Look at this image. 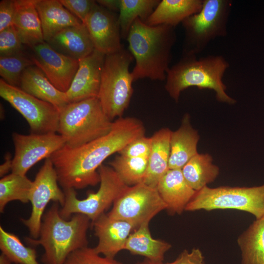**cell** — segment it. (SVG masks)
Returning a JSON list of instances; mask_svg holds the SVG:
<instances>
[{"mask_svg":"<svg viewBox=\"0 0 264 264\" xmlns=\"http://www.w3.org/2000/svg\"><path fill=\"white\" fill-rule=\"evenodd\" d=\"M145 132L140 120L121 117L113 121L107 134L79 147L64 146L50 157L59 185L64 190L95 186L100 182L98 170L104 161L134 139L145 135Z\"/></svg>","mask_w":264,"mask_h":264,"instance_id":"1","label":"cell"},{"mask_svg":"<svg viewBox=\"0 0 264 264\" xmlns=\"http://www.w3.org/2000/svg\"><path fill=\"white\" fill-rule=\"evenodd\" d=\"M175 28L166 24L151 26L139 19L135 20L126 38L135 61L131 72L134 81L143 78L166 80L176 40Z\"/></svg>","mask_w":264,"mask_h":264,"instance_id":"2","label":"cell"},{"mask_svg":"<svg viewBox=\"0 0 264 264\" xmlns=\"http://www.w3.org/2000/svg\"><path fill=\"white\" fill-rule=\"evenodd\" d=\"M230 66L222 56L210 55L198 58L195 55H182L180 60L168 69L165 88L176 102L182 91L191 87L213 90L217 100L229 105L236 100L226 92L223 81L224 75Z\"/></svg>","mask_w":264,"mask_h":264,"instance_id":"3","label":"cell"},{"mask_svg":"<svg viewBox=\"0 0 264 264\" xmlns=\"http://www.w3.org/2000/svg\"><path fill=\"white\" fill-rule=\"evenodd\" d=\"M59 204L54 202L44 213L38 239H24L31 245L43 246L44 264H63L71 253L88 246L90 219L81 214L65 219L60 215Z\"/></svg>","mask_w":264,"mask_h":264,"instance_id":"4","label":"cell"},{"mask_svg":"<svg viewBox=\"0 0 264 264\" xmlns=\"http://www.w3.org/2000/svg\"><path fill=\"white\" fill-rule=\"evenodd\" d=\"M113 124L98 97L68 104L60 113L57 132L66 145L82 146L110 132Z\"/></svg>","mask_w":264,"mask_h":264,"instance_id":"5","label":"cell"},{"mask_svg":"<svg viewBox=\"0 0 264 264\" xmlns=\"http://www.w3.org/2000/svg\"><path fill=\"white\" fill-rule=\"evenodd\" d=\"M134 58L124 47L106 55L102 67L98 98L109 119L121 117L130 104L134 81L130 66Z\"/></svg>","mask_w":264,"mask_h":264,"instance_id":"6","label":"cell"},{"mask_svg":"<svg viewBox=\"0 0 264 264\" xmlns=\"http://www.w3.org/2000/svg\"><path fill=\"white\" fill-rule=\"evenodd\" d=\"M232 3L230 0H203L200 10L181 23L182 55L197 56L211 41L227 35Z\"/></svg>","mask_w":264,"mask_h":264,"instance_id":"7","label":"cell"},{"mask_svg":"<svg viewBox=\"0 0 264 264\" xmlns=\"http://www.w3.org/2000/svg\"><path fill=\"white\" fill-rule=\"evenodd\" d=\"M236 209L264 216V184L253 187L205 186L196 191L185 211Z\"/></svg>","mask_w":264,"mask_h":264,"instance_id":"8","label":"cell"},{"mask_svg":"<svg viewBox=\"0 0 264 264\" xmlns=\"http://www.w3.org/2000/svg\"><path fill=\"white\" fill-rule=\"evenodd\" d=\"M100 186L96 192H89L86 198H78L74 189L64 190L65 201L60 209L62 218L69 219L75 214L87 216L93 222L104 214L128 187L110 166L102 164L98 170Z\"/></svg>","mask_w":264,"mask_h":264,"instance_id":"9","label":"cell"},{"mask_svg":"<svg viewBox=\"0 0 264 264\" xmlns=\"http://www.w3.org/2000/svg\"><path fill=\"white\" fill-rule=\"evenodd\" d=\"M166 208L157 188L142 182L128 186L114 202L107 215L127 221L136 229L141 224L149 223Z\"/></svg>","mask_w":264,"mask_h":264,"instance_id":"10","label":"cell"},{"mask_svg":"<svg viewBox=\"0 0 264 264\" xmlns=\"http://www.w3.org/2000/svg\"><path fill=\"white\" fill-rule=\"evenodd\" d=\"M0 96L8 102L27 122L31 133L57 132L60 110L53 105L40 100L0 79Z\"/></svg>","mask_w":264,"mask_h":264,"instance_id":"11","label":"cell"},{"mask_svg":"<svg viewBox=\"0 0 264 264\" xmlns=\"http://www.w3.org/2000/svg\"><path fill=\"white\" fill-rule=\"evenodd\" d=\"M59 184L55 167L50 157L47 158L32 182L29 196L32 205L31 215L27 219H21L33 239L39 237L42 219L47 204L53 201L62 207L65 203V193Z\"/></svg>","mask_w":264,"mask_h":264,"instance_id":"12","label":"cell"},{"mask_svg":"<svg viewBox=\"0 0 264 264\" xmlns=\"http://www.w3.org/2000/svg\"><path fill=\"white\" fill-rule=\"evenodd\" d=\"M15 148L12 173L26 175L28 171L43 159L49 158L66 145L64 138L56 133H12Z\"/></svg>","mask_w":264,"mask_h":264,"instance_id":"13","label":"cell"},{"mask_svg":"<svg viewBox=\"0 0 264 264\" xmlns=\"http://www.w3.org/2000/svg\"><path fill=\"white\" fill-rule=\"evenodd\" d=\"M31 57L49 81L59 90L66 92L79 67V60L66 56L53 49L47 42L32 48Z\"/></svg>","mask_w":264,"mask_h":264,"instance_id":"14","label":"cell"},{"mask_svg":"<svg viewBox=\"0 0 264 264\" xmlns=\"http://www.w3.org/2000/svg\"><path fill=\"white\" fill-rule=\"evenodd\" d=\"M118 16L96 2L84 22L95 49L105 55L118 52L123 47Z\"/></svg>","mask_w":264,"mask_h":264,"instance_id":"15","label":"cell"},{"mask_svg":"<svg viewBox=\"0 0 264 264\" xmlns=\"http://www.w3.org/2000/svg\"><path fill=\"white\" fill-rule=\"evenodd\" d=\"M106 55L96 49L80 60L79 67L68 90L69 103L98 97Z\"/></svg>","mask_w":264,"mask_h":264,"instance_id":"16","label":"cell"},{"mask_svg":"<svg viewBox=\"0 0 264 264\" xmlns=\"http://www.w3.org/2000/svg\"><path fill=\"white\" fill-rule=\"evenodd\" d=\"M98 243L94 247L99 254L114 259L125 245L132 230L136 229L131 223L121 220L110 217L103 214L92 222Z\"/></svg>","mask_w":264,"mask_h":264,"instance_id":"17","label":"cell"},{"mask_svg":"<svg viewBox=\"0 0 264 264\" xmlns=\"http://www.w3.org/2000/svg\"><path fill=\"white\" fill-rule=\"evenodd\" d=\"M156 188L171 215H180L185 211L196 192L187 182L179 169H169Z\"/></svg>","mask_w":264,"mask_h":264,"instance_id":"18","label":"cell"},{"mask_svg":"<svg viewBox=\"0 0 264 264\" xmlns=\"http://www.w3.org/2000/svg\"><path fill=\"white\" fill-rule=\"evenodd\" d=\"M47 43L59 53L79 61L95 49L87 28L83 23L62 30Z\"/></svg>","mask_w":264,"mask_h":264,"instance_id":"19","label":"cell"},{"mask_svg":"<svg viewBox=\"0 0 264 264\" xmlns=\"http://www.w3.org/2000/svg\"><path fill=\"white\" fill-rule=\"evenodd\" d=\"M45 42L68 27L83 23L61 3L60 0H34Z\"/></svg>","mask_w":264,"mask_h":264,"instance_id":"20","label":"cell"},{"mask_svg":"<svg viewBox=\"0 0 264 264\" xmlns=\"http://www.w3.org/2000/svg\"><path fill=\"white\" fill-rule=\"evenodd\" d=\"M19 87L28 94L53 105L60 111L69 104L66 93L58 89L35 65L24 70Z\"/></svg>","mask_w":264,"mask_h":264,"instance_id":"21","label":"cell"},{"mask_svg":"<svg viewBox=\"0 0 264 264\" xmlns=\"http://www.w3.org/2000/svg\"><path fill=\"white\" fill-rule=\"evenodd\" d=\"M199 140L198 132L190 121V116L186 114L180 127L172 132L170 139L169 169H181L196 154L197 145Z\"/></svg>","mask_w":264,"mask_h":264,"instance_id":"22","label":"cell"},{"mask_svg":"<svg viewBox=\"0 0 264 264\" xmlns=\"http://www.w3.org/2000/svg\"><path fill=\"white\" fill-rule=\"evenodd\" d=\"M172 131L167 128L156 131L151 137L152 147L148 158L146 174L143 183L156 188L169 170L170 139Z\"/></svg>","mask_w":264,"mask_h":264,"instance_id":"23","label":"cell"},{"mask_svg":"<svg viewBox=\"0 0 264 264\" xmlns=\"http://www.w3.org/2000/svg\"><path fill=\"white\" fill-rule=\"evenodd\" d=\"M203 0H162L144 22L151 26L166 24L175 28L201 9Z\"/></svg>","mask_w":264,"mask_h":264,"instance_id":"24","label":"cell"},{"mask_svg":"<svg viewBox=\"0 0 264 264\" xmlns=\"http://www.w3.org/2000/svg\"><path fill=\"white\" fill-rule=\"evenodd\" d=\"M16 4L13 25L22 43L32 48L45 42L34 0H16Z\"/></svg>","mask_w":264,"mask_h":264,"instance_id":"25","label":"cell"},{"mask_svg":"<svg viewBox=\"0 0 264 264\" xmlns=\"http://www.w3.org/2000/svg\"><path fill=\"white\" fill-rule=\"evenodd\" d=\"M149 224L146 222L141 224L130 235L125 250L151 261L163 262L165 253L172 245L164 241L154 239L150 233Z\"/></svg>","mask_w":264,"mask_h":264,"instance_id":"26","label":"cell"},{"mask_svg":"<svg viewBox=\"0 0 264 264\" xmlns=\"http://www.w3.org/2000/svg\"><path fill=\"white\" fill-rule=\"evenodd\" d=\"M242 264H264V216L256 220L238 238Z\"/></svg>","mask_w":264,"mask_h":264,"instance_id":"27","label":"cell"},{"mask_svg":"<svg viewBox=\"0 0 264 264\" xmlns=\"http://www.w3.org/2000/svg\"><path fill=\"white\" fill-rule=\"evenodd\" d=\"M213 158L208 154H197L181 169L188 184L198 191L213 182L218 176L220 169L213 164Z\"/></svg>","mask_w":264,"mask_h":264,"instance_id":"28","label":"cell"},{"mask_svg":"<svg viewBox=\"0 0 264 264\" xmlns=\"http://www.w3.org/2000/svg\"><path fill=\"white\" fill-rule=\"evenodd\" d=\"M118 14L121 38L126 39L135 20L145 22L158 5L159 0H120Z\"/></svg>","mask_w":264,"mask_h":264,"instance_id":"29","label":"cell"},{"mask_svg":"<svg viewBox=\"0 0 264 264\" xmlns=\"http://www.w3.org/2000/svg\"><path fill=\"white\" fill-rule=\"evenodd\" d=\"M32 182L26 175L12 173L0 180V211L11 201L19 200L23 203L29 201Z\"/></svg>","mask_w":264,"mask_h":264,"instance_id":"30","label":"cell"},{"mask_svg":"<svg viewBox=\"0 0 264 264\" xmlns=\"http://www.w3.org/2000/svg\"><path fill=\"white\" fill-rule=\"evenodd\" d=\"M0 249L1 253L15 264H40L36 250L26 246L14 234L0 226Z\"/></svg>","mask_w":264,"mask_h":264,"instance_id":"31","label":"cell"},{"mask_svg":"<svg viewBox=\"0 0 264 264\" xmlns=\"http://www.w3.org/2000/svg\"><path fill=\"white\" fill-rule=\"evenodd\" d=\"M148 158L119 155L109 165L126 185L132 186L143 182L147 172Z\"/></svg>","mask_w":264,"mask_h":264,"instance_id":"32","label":"cell"},{"mask_svg":"<svg viewBox=\"0 0 264 264\" xmlns=\"http://www.w3.org/2000/svg\"><path fill=\"white\" fill-rule=\"evenodd\" d=\"M34 65L32 59L23 53L0 56V75L8 84L19 87L22 73L26 68Z\"/></svg>","mask_w":264,"mask_h":264,"instance_id":"33","label":"cell"},{"mask_svg":"<svg viewBox=\"0 0 264 264\" xmlns=\"http://www.w3.org/2000/svg\"><path fill=\"white\" fill-rule=\"evenodd\" d=\"M63 264H123L114 259L101 256L88 246L71 253Z\"/></svg>","mask_w":264,"mask_h":264,"instance_id":"34","label":"cell"},{"mask_svg":"<svg viewBox=\"0 0 264 264\" xmlns=\"http://www.w3.org/2000/svg\"><path fill=\"white\" fill-rule=\"evenodd\" d=\"M23 45L13 25L0 32V56L22 53Z\"/></svg>","mask_w":264,"mask_h":264,"instance_id":"35","label":"cell"},{"mask_svg":"<svg viewBox=\"0 0 264 264\" xmlns=\"http://www.w3.org/2000/svg\"><path fill=\"white\" fill-rule=\"evenodd\" d=\"M151 147V137L144 135L130 142L118 154L129 157H148Z\"/></svg>","mask_w":264,"mask_h":264,"instance_id":"36","label":"cell"},{"mask_svg":"<svg viewBox=\"0 0 264 264\" xmlns=\"http://www.w3.org/2000/svg\"><path fill=\"white\" fill-rule=\"evenodd\" d=\"M63 6L84 23L96 1L92 0H60Z\"/></svg>","mask_w":264,"mask_h":264,"instance_id":"37","label":"cell"},{"mask_svg":"<svg viewBox=\"0 0 264 264\" xmlns=\"http://www.w3.org/2000/svg\"><path fill=\"white\" fill-rule=\"evenodd\" d=\"M16 8V0L0 1V32L13 25Z\"/></svg>","mask_w":264,"mask_h":264,"instance_id":"38","label":"cell"},{"mask_svg":"<svg viewBox=\"0 0 264 264\" xmlns=\"http://www.w3.org/2000/svg\"><path fill=\"white\" fill-rule=\"evenodd\" d=\"M164 264H204V258L199 248H193L189 252L183 251L173 262Z\"/></svg>","mask_w":264,"mask_h":264,"instance_id":"39","label":"cell"},{"mask_svg":"<svg viewBox=\"0 0 264 264\" xmlns=\"http://www.w3.org/2000/svg\"><path fill=\"white\" fill-rule=\"evenodd\" d=\"M96 2L106 9L115 12H119L120 7V0H98Z\"/></svg>","mask_w":264,"mask_h":264,"instance_id":"40","label":"cell"},{"mask_svg":"<svg viewBox=\"0 0 264 264\" xmlns=\"http://www.w3.org/2000/svg\"><path fill=\"white\" fill-rule=\"evenodd\" d=\"M13 158L10 153L7 152L4 156V161L0 166V176H6L10 170H12Z\"/></svg>","mask_w":264,"mask_h":264,"instance_id":"41","label":"cell"},{"mask_svg":"<svg viewBox=\"0 0 264 264\" xmlns=\"http://www.w3.org/2000/svg\"><path fill=\"white\" fill-rule=\"evenodd\" d=\"M135 264H164L163 262H155L145 259L142 261L137 263Z\"/></svg>","mask_w":264,"mask_h":264,"instance_id":"42","label":"cell"},{"mask_svg":"<svg viewBox=\"0 0 264 264\" xmlns=\"http://www.w3.org/2000/svg\"><path fill=\"white\" fill-rule=\"evenodd\" d=\"M12 262L4 254L0 255V264H11Z\"/></svg>","mask_w":264,"mask_h":264,"instance_id":"43","label":"cell"}]
</instances>
